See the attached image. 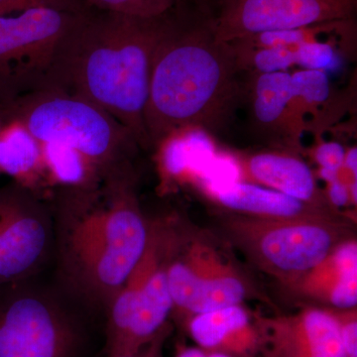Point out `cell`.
<instances>
[{"instance_id": "6da1fadb", "label": "cell", "mask_w": 357, "mask_h": 357, "mask_svg": "<svg viewBox=\"0 0 357 357\" xmlns=\"http://www.w3.org/2000/svg\"><path fill=\"white\" fill-rule=\"evenodd\" d=\"M243 74L215 17L192 0L166 13L152 57L144 122L150 146L174 132L220 135L243 102Z\"/></svg>"}, {"instance_id": "7a4b0ae2", "label": "cell", "mask_w": 357, "mask_h": 357, "mask_svg": "<svg viewBox=\"0 0 357 357\" xmlns=\"http://www.w3.org/2000/svg\"><path fill=\"white\" fill-rule=\"evenodd\" d=\"M165 14L143 18L86 9L66 40L54 91L105 110L143 149L151 148L144 114L152 57Z\"/></svg>"}, {"instance_id": "3957f363", "label": "cell", "mask_w": 357, "mask_h": 357, "mask_svg": "<svg viewBox=\"0 0 357 357\" xmlns=\"http://www.w3.org/2000/svg\"><path fill=\"white\" fill-rule=\"evenodd\" d=\"M134 176L110 178L93 190L64 189L61 248L79 290L112 302L137 266L150 232L134 192Z\"/></svg>"}, {"instance_id": "277c9868", "label": "cell", "mask_w": 357, "mask_h": 357, "mask_svg": "<svg viewBox=\"0 0 357 357\" xmlns=\"http://www.w3.org/2000/svg\"><path fill=\"white\" fill-rule=\"evenodd\" d=\"M0 114L17 119L40 143L81 152L105 178L133 174L140 146L126 126L93 103L62 91H39L11 102Z\"/></svg>"}, {"instance_id": "5b68a950", "label": "cell", "mask_w": 357, "mask_h": 357, "mask_svg": "<svg viewBox=\"0 0 357 357\" xmlns=\"http://www.w3.org/2000/svg\"><path fill=\"white\" fill-rule=\"evenodd\" d=\"M96 335L84 317L25 280L0 285V357H103Z\"/></svg>"}, {"instance_id": "8992f818", "label": "cell", "mask_w": 357, "mask_h": 357, "mask_svg": "<svg viewBox=\"0 0 357 357\" xmlns=\"http://www.w3.org/2000/svg\"><path fill=\"white\" fill-rule=\"evenodd\" d=\"M81 13L38 7L0 16V109L56 91L66 40Z\"/></svg>"}, {"instance_id": "52a82bcc", "label": "cell", "mask_w": 357, "mask_h": 357, "mask_svg": "<svg viewBox=\"0 0 357 357\" xmlns=\"http://www.w3.org/2000/svg\"><path fill=\"white\" fill-rule=\"evenodd\" d=\"M165 236L151 230L146 251L109 305L105 356L136 354L167 328L174 309L166 274Z\"/></svg>"}, {"instance_id": "ba28073f", "label": "cell", "mask_w": 357, "mask_h": 357, "mask_svg": "<svg viewBox=\"0 0 357 357\" xmlns=\"http://www.w3.org/2000/svg\"><path fill=\"white\" fill-rule=\"evenodd\" d=\"M230 222L232 236L258 265L295 282L340 243L337 227L326 215L279 220L241 215Z\"/></svg>"}, {"instance_id": "9c48e42d", "label": "cell", "mask_w": 357, "mask_h": 357, "mask_svg": "<svg viewBox=\"0 0 357 357\" xmlns=\"http://www.w3.org/2000/svg\"><path fill=\"white\" fill-rule=\"evenodd\" d=\"M50 218L34 192L0 188V285L26 280L48 255Z\"/></svg>"}, {"instance_id": "30bf717a", "label": "cell", "mask_w": 357, "mask_h": 357, "mask_svg": "<svg viewBox=\"0 0 357 357\" xmlns=\"http://www.w3.org/2000/svg\"><path fill=\"white\" fill-rule=\"evenodd\" d=\"M356 0H222L215 16V33L225 42L258 33L351 20Z\"/></svg>"}, {"instance_id": "8fae6325", "label": "cell", "mask_w": 357, "mask_h": 357, "mask_svg": "<svg viewBox=\"0 0 357 357\" xmlns=\"http://www.w3.org/2000/svg\"><path fill=\"white\" fill-rule=\"evenodd\" d=\"M166 274L174 309L199 314L241 305L248 295L245 284L217 256L201 245L171 257L167 248Z\"/></svg>"}, {"instance_id": "7c38bea8", "label": "cell", "mask_w": 357, "mask_h": 357, "mask_svg": "<svg viewBox=\"0 0 357 357\" xmlns=\"http://www.w3.org/2000/svg\"><path fill=\"white\" fill-rule=\"evenodd\" d=\"M292 76L290 72L244 73L243 102L250 132L273 149H300L301 135L291 114Z\"/></svg>"}, {"instance_id": "4fadbf2b", "label": "cell", "mask_w": 357, "mask_h": 357, "mask_svg": "<svg viewBox=\"0 0 357 357\" xmlns=\"http://www.w3.org/2000/svg\"><path fill=\"white\" fill-rule=\"evenodd\" d=\"M258 330L273 357H347L332 312L312 307L292 316L262 319Z\"/></svg>"}, {"instance_id": "5bb4252c", "label": "cell", "mask_w": 357, "mask_h": 357, "mask_svg": "<svg viewBox=\"0 0 357 357\" xmlns=\"http://www.w3.org/2000/svg\"><path fill=\"white\" fill-rule=\"evenodd\" d=\"M291 114L302 136L306 132L321 135L347 114L352 95L337 93L328 73L303 69L291 73Z\"/></svg>"}, {"instance_id": "9a60e30c", "label": "cell", "mask_w": 357, "mask_h": 357, "mask_svg": "<svg viewBox=\"0 0 357 357\" xmlns=\"http://www.w3.org/2000/svg\"><path fill=\"white\" fill-rule=\"evenodd\" d=\"M241 174L305 203L324 206L316 180L310 167L297 154L284 150H268L239 156L236 159Z\"/></svg>"}, {"instance_id": "2e32d148", "label": "cell", "mask_w": 357, "mask_h": 357, "mask_svg": "<svg viewBox=\"0 0 357 357\" xmlns=\"http://www.w3.org/2000/svg\"><path fill=\"white\" fill-rule=\"evenodd\" d=\"M188 330L204 351L234 357L251 354L261 340L259 330L251 326L248 312L241 305L195 314Z\"/></svg>"}, {"instance_id": "e0dca14e", "label": "cell", "mask_w": 357, "mask_h": 357, "mask_svg": "<svg viewBox=\"0 0 357 357\" xmlns=\"http://www.w3.org/2000/svg\"><path fill=\"white\" fill-rule=\"evenodd\" d=\"M298 281L305 293L326 301L335 309L354 310L357 305L356 241L338 244L323 262Z\"/></svg>"}, {"instance_id": "ac0fdd59", "label": "cell", "mask_w": 357, "mask_h": 357, "mask_svg": "<svg viewBox=\"0 0 357 357\" xmlns=\"http://www.w3.org/2000/svg\"><path fill=\"white\" fill-rule=\"evenodd\" d=\"M0 174L39 196L50 188L47 180L41 144L24 124L0 114Z\"/></svg>"}, {"instance_id": "d6986e66", "label": "cell", "mask_w": 357, "mask_h": 357, "mask_svg": "<svg viewBox=\"0 0 357 357\" xmlns=\"http://www.w3.org/2000/svg\"><path fill=\"white\" fill-rule=\"evenodd\" d=\"M210 192L225 208L248 217L279 220L326 215L325 208L250 183L237 181Z\"/></svg>"}, {"instance_id": "ffe728a7", "label": "cell", "mask_w": 357, "mask_h": 357, "mask_svg": "<svg viewBox=\"0 0 357 357\" xmlns=\"http://www.w3.org/2000/svg\"><path fill=\"white\" fill-rule=\"evenodd\" d=\"M40 144L50 188L93 190L107 180L100 168L81 152L59 143Z\"/></svg>"}, {"instance_id": "44dd1931", "label": "cell", "mask_w": 357, "mask_h": 357, "mask_svg": "<svg viewBox=\"0 0 357 357\" xmlns=\"http://www.w3.org/2000/svg\"><path fill=\"white\" fill-rule=\"evenodd\" d=\"M230 44L236 53L237 67L243 74L289 72L291 68L296 66L295 53L287 49L248 48Z\"/></svg>"}, {"instance_id": "7402d4cb", "label": "cell", "mask_w": 357, "mask_h": 357, "mask_svg": "<svg viewBox=\"0 0 357 357\" xmlns=\"http://www.w3.org/2000/svg\"><path fill=\"white\" fill-rule=\"evenodd\" d=\"M89 8L153 18L168 13L177 0H84Z\"/></svg>"}, {"instance_id": "603a6c76", "label": "cell", "mask_w": 357, "mask_h": 357, "mask_svg": "<svg viewBox=\"0 0 357 357\" xmlns=\"http://www.w3.org/2000/svg\"><path fill=\"white\" fill-rule=\"evenodd\" d=\"M38 7H51L73 13H83L89 8L84 0H0V16Z\"/></svg>"}, {"instance_id": "cb8c5ba5", "label": "cell", "mask_w": 357, "mask_h": 357, "mask_svg": "<svg viewBox=\"0 0 357 357\" xmlns=\"http://www.w3.org/2000/svg\"><path fill=\"white\" fill-rule=\"evenodd\" d=\"M345 151L344 147L335 141L319 143L314 150V160L321 169L340 172L344 167Z\"/></svg>"}, {"instance_id": "d4e9b609", "label": "cell", "mask_w": 357, "mask_h": 357, "mask_svg": "<svg viewBox=\"0 0 357 357\" xmlns=\"http://www.w3.org/2000/svg\"><path fill=\"white\" fill-rule=\"evenodd\" d=\"M340 326V338L347 357H357V319L356 312L347 310L333 312Z\"/></svg>"}, {"instance_id": "484cf974", "label": "cell", "mask_w": 357, "mask_h": 357, "mask_svg": "<svg viewBox=\"0 0 357 357\" xmlns=\"http://www.w3.org/2000/svg\"><path fill=\"white\" fill-rule=\"evenodd\" d=\"M328 199L331 204L337 208H342V206H347L351 201V196H349V185L345 184L344 181L337 178L332 183H328Z\"/></svg>"}, {"instance_id": "4316f807", "label": "cell", "mask_w": 357, "mask_h": 357, "mask_svg": "<svg viewBox=\"0 0 357 357\" xmlns=\"http://www.w3.org/2000/svg\"><path fill=\"white\" fill-rule=\"evenodd\" d=\"M168 335V330L164 331L160 333L158 337L155 338L153 342H150L146 347H143L139 351L133 354H128V356H103V357H163L162 356V347H163L165 338Z\"/></svg>"}, {"instance_id": "83f0119b", "label": "cell", "mask_w": 357, "mask_h": 357, "mask_svg": "<svg viewBox=\"0 0 357 357\" xmlns=\"http://www.w3.org/2000/svg\"><path fill=\"white\" fill-rule=\"evenodd\" d=\"M342 168L347 169L352 178H356L357 173V151L356 147L351 148L349 151H347L344 157V167Z\"/></svg>"}, {"instance_id": "f1b7e54d", "label": "cell", "mask_w": 357, "mask_h": 357, "mask_svg": "<svg viewBox=\"0 0 357 357\" xmlns=\"http://www.w3.org/2000/svg\"><path fill=\"white\" fill-rule=\"evenodd\" d=\"M192 1L199 8L203 9V10L213 16H215L222 0H192Z\"/></svg>"}, {"instance_id": "f546056e", "label": "cell", "mask_w": 357, "mask_h": 357, "mask_svg": "<svg viewBox=\"0 0 357 357\" xmlns=\"http://www.w3.org/2000/svg\"><path fill=\"white\" fill-rule=\"evenodd\" d=\"M206 357H234L229 356V354H225L220 351H208V356Z\"/></svg>"}]
</instances>
